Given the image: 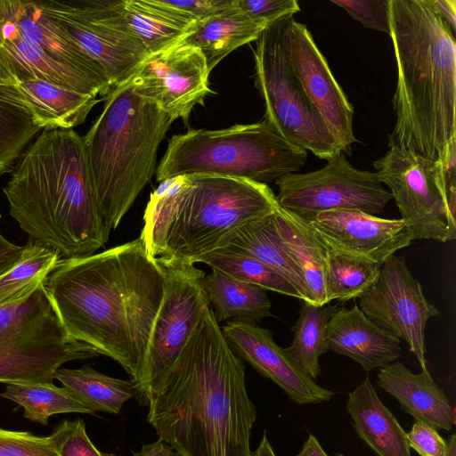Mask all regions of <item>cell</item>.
<instances>
[{
  "label": "cell",
  "instance_id": "cell-42",
  "mask_svg": "<svg viewBox=\"0 0 456 456\" xmlns=\"http://www.w3.org/2000/svg\"><path fill=\"white\" fill-rule=\"evenodd\" d=\"M167 2L192 16L195 20H203L235 6V0H167Z\"/></svg>",
  "mask_w": 456,
  "mask_h": 456
},
{
  "label": "cell",
  "instance_id": "cell-12",
  "mask_svg": "<svg viewBox=\"0 0 456 456\" xmlns=\"http://www.w3.org/2000/svg\"><path fill=\"white\" fill-rule=\"evenodd\" d=\"M373 167L413 240L447 242L456 238L455 206L447 197L436 160L391 146Z\"/></svg>",
  "mask_w": 456,
  "mask_h": 456
},
{
  "label": "cell",
  "instance_id": "cell-13",
  "mask_svg": "<svg viewBox=\"0 0 456 456\" xmlns=\"http://www.w3.org/2000/svg\"><path fill=\"white\" fill-rule=\"evenodd\" d=\"M275 183L279 206L305 221L332 210H359L376 216L392 199L376 172L355 168L343 151L321 169L288 174Z\"/></svg>",
  "mask_w": 456,
  "mask_h": 456
},
{
  "label": "cell",
  "instance_id": "cell-28",
  "mask_svg": "<svg viewBox=\"0 0 456 456\" xmlns=\"http://www.w3.org/2000/svg\"><path fill=\"white\" fill-rule=\"evenodd\" d=\"M211 270L200 282L217 322L232 319L258 323L272 315L266 290Z\"/></svg>",
  "mask_w": 456,
  "mask_h": 456
},
{
  "label": "cell",
  "instance_id": "cell-32",
  "mask_svg": "<svg viewBox=\"0 0 456 456\" xmlns=\"http://www.w3.org/2000/svg\"><path fill=\"white\" fill-rule=\"evenodd\" d=\"M61 258L56 250L30 239L24 245L20 259L0 276V306L30 297Z\"/></svg>",
  "mask_w": 456,
  "mask_h": 456
},
{
  "label": "cell",
  "instance_id": "cell-17",
  "mask_svg": "<svg viewBox=\"0 0 456 456\" xmlns=\"http://www.w3.org/2000/svg\"><path fill=\"white\" fill-rule=\"evenodd\" d=\"M222 332L239 358L278 385L291 401L304 405L330 401L334 396V391L319 386L296 365L286 348L275 343L272 330L257 323L232 320Z\"/></svg>",
  "mask_w": 456,
  "mask_h": 456
},
{
  "label": "cell",
  "instance_id": "cell-22",
  "mask_svg": "<svg viewBox=\"0 0 456 456\" xmlns=\"http://www.w3.org/2000/svg\"><path fill=\"white\" fill-rule=\"evenodd\" d=\"M12 16L21 36L28 43L55 61L88 75L108 90L113 89L100 65L52 21L35 0H14Z\"/></svg>",
  "mask_w": 456,
  "mask_h": 456
},
{
  "label": "cell",
  "instance_id": "cell-19",
  "mask_svg": "<svg viewBox=\"0 0 456 456\" xmlns=\"http://www.w3.org/2000/svg\"><path fill=\"white\" fill-rule=\"evenodd\" d=\"M329 350L357 362L369 372L395 362L401 354L400 339L377 326L354 304L340 307L326 329Z\"/></svg>",
  "mask_w": 456,
  "mask_h": 456
},
{
  "label": "cell",
  "instance_id": "cell-9",
  "mask_svg": "<svg viewBox=\"0 0 456 456\" xmlns=\"http://www.w3.org/2000/svg\"><path fill=\"white\" fill-rule=\"evenodd\" d=\"M255 86L265 108V120L285 140L321 159L342 151L293 73L283 49L281 20L256 40Z\"/></svg>",
  "mask_w": 456,
  "mask_h": 456
},
{
  "label": "cell",
  "instance_id": "cell-16",
  "mask_svg": "<svg viewBox=\"0 0 456 456\" xmlns=\"http://www.w3.org/2000/svg\"><path fill=\"white\" fill-rule=\"evenodd\" d=\"M284 52L304 92L344 153L356 142L354 107L338 85L307 27L293 15L281 19Z\"/></svg>",
  "mask_w": 456,
  "mask_h": 456
},
{
  "label": "cell",
  "instance_id": "cell-11",
  "mask_svg": "<svg viewBox=\"0 0 456 456\" xmlns=\"http://www.w3.org/2000/svg\"><path fill=\"white\" fill-rule=\"evenodd\" d=\"M164 273L163 297L154 321L145 361L133 382L135 396L143 402L148 390L177 360L210 306L201 286L205 273L185 260L156 258Z\"/></svg>",
  "mask_w": 456,
  "mask_h": 456
},
{
  "label": "cell",
  "instance_id": "cell-37",
  "mask_svg": "<svg viewBox=\"0 0 456 456\" xmlns=\"http://www.w3.org/2000/svg\"><path fill=\"white\" fill-rule=\"evenodd\" d=\"M50 436L60 456H116L102 452L94 446L80 418L61 421Z\"/></svg>",
  "mask_w": 456,
  "mask_h": 456
},
{
  "label": "cell",
  "instance_id": "cell-25",
  "mask_svg": "<svg viewBox=\"0 0 456 456\" xmlns=\"http://www.w3.org/2000/svg\"><path fill=\"white\" fill-rule=\"evenodd\" d=\"M15 87L40 129H72L103 100L40 80L20 81Z\"/></svg>",
  "mask_w": 456,
  "mask_h": 456
},
{
  "label": "cell",
  "instance_id": "cell-36",
  "mask_svg": "<svg viewBox=\"0 0 456 456\" xmlns=\"http://www.w3.org/2000/svg\"><path fill=\"white\" fill-rule=\"evenodd\" d=\"M202 263L240 281L301 299L298 291L282 275L258 260L228 251L218 250L196 257Z\"/></svg>",
  "mask_w": 456,
  "mask_h": 456
},
{
  "label": "cell",
  "instance_id": "cell-2",
  "mask_svg": "<svg viewBox=\"0 0 456 456\" xmlns=\"http://www.w3.org/2000/svg\"><path fill=\"white\" fill-rule=\"evenodd\" d=\"M245 370L206 307L175 362L146 393L148 423L182 456H252L256 409Z\"/></svg>",
  "mask_w": 456,
  "mask_h": 456
},
{
  "label": "cell",
  "instance_id": "cell-14",
  "mask_svg": "<svg viewBox=\"0 0 456 456\" xmlns=\"http://www.w3.org/2000/svg\"><path fill=\"white\" fill-rule=\"evenodd\" d=\"M359 308L377 326L403 339L421 369L425 359V328L439 315L410 272L405 258L395 255L380 266L379 277L359 297Z\"/></svg>",
  "mask_w": 456,
  "mask_h": 456
},
{
  "label": "cell",
  "instance_id": "cell-34",
  "mask_svg": "<svg viewBox=\"0 0 456 456\" xmlns=\"http://www.w3.org/2000/svg\"><path fill=\"white\" fill-rule=\"evenodd\" d=\"M0 396L20 404L24 418L42 425L55 414H94L66 387L53 382L8 383Z\"/></svg>",
  "mask_w": 456,
  "mask_h": 456
},
{
  "label": "cell",
  "instance_id": "cell-50",
  "mask_svg": "<svg viewBox=\"0 0 456 456\" xmlns=\"http://www.w3.org/2000/svg\"><path fill=\"white\" fill-rule=\"evenodd\" d=\"M446 452L444 456H456V436L452 434L446 441Z\"/></svg>",
  "mask_w": 456,
  "mask_h": 456
},
{
  "label": "cell",
  "instance_id": "cell-31",
  "mask_svg": "<svg viewBox=\"0 0 456 456\" xmlns=\"http://www.w3.org/2000/svg\"><path fill=\"white\" fill-rule=\"evenodd\" d=\"M302 301L298 318L292 327L293 338L286 351L303 372L315 379L321 374L319 358L329 351L326 329L338 305H316Z\"/></svg>",
  "mask_w": 456,
  "mask_h": 456
},
{
  "label": "cell",
  "instance_id": "cell-7",
  "mask_svg": "<svg viewBox=\"0 0 456 456\" xmlns=\"http://www.w3.org/2000/svg\"><path fill=\"white\" fill-rule=\"evenodd\" d=\"M307 151L281 136L265 119L227 128L192 129L173 135L156 169V180L215 175L261 183L297 173Z\"/></svg>",
  "mask_w": 456,
  "mask_h": 456
},
{
  "label": "cell",
  "instance_id": "cell-38",
  "mask_svg": "<svg viewBox=\"0 0 456 456\" xmlns=\"http://www.w3.org/2000/svg\"><path fill=\"white\" fill-rule=\"evenodd\" d=\"M0 456H60L51 436L0 428Z\"/></svg>",
  "mask_w": 456,
  "mask_h": 456
},
{
  "label": "cell",
  "instance_id": "cell-39",
  "mask_svg": "<svg viewBox=\"0 0 456 456\" xmlns=\"http://www.w3.org/2000/svg\"><path fill=\"white\" fill-rule=\"evenodd\" d=\"M367 28L390 34L388 0H331Z\"/></svg>",
  "mask_w": 456,
  "mask_h": 456
},
{
  "label": "cell",
  "instance_id": "cell-23",
  "mask_svg": "<svg viewBox=\"0 0 456 456\" xmlns=\"http://www.w3.org/2000/svg\"><path fill=\"white\" fill-rule=\"evenodd\" d=\"M273 221L285 253L302 277L306 301L316 305L328 304L324 240L308 222L280 206Z\"/></svg>",
  "mask_w": 456,
  "mask_h": 456
},
{
  "label": "cell",
  "instance_id": "cell-29",
  "mask_svg": "<svg viewBox=\"0 0 456 456\" xmlns=\"http://www.w3.org/2000/svg\"><path fill=\"white\" fill-rule=\"evenodd\" d=\"M218 250L241 254L265 264L287 279L298 291L301 300L306 301L302 277L282 248L273 213L238 229Z\"/></svg>",
  "mask_w": 456,
  "mask_h": 456
},
{
  "label": "cell",
  "instance_id": "cell-15",
  "mask_svg": "<svg viewBox=\"0 0 456 456\" xmlns=\"http://www.w3.org/2000/svg\"><path fill=\"white\" fill-rule=\"evenodd\" d=\"M206 59L199 48L183 43L150 53L127 83L140 95L155 102L170 119L185 125L196 105L215 94L209 87Z\"/></svg>",
  "mask_w": 456,
  "mask_h": 456
},
{
  "label": "cell",
  "instance_id": "cell-8",
  "mask_svg": "<svg viewBox=\"0 0 456 456\" xmlns=\"http://www.w3.org/2000/svg\"><path fill=\"white\" fill-rule=\"evenodd\" d=\"M98 354L71 339L43 288L0 306V382H53L61 366Z\"/></svg>",
  "mask_w": 456,
  "mask_h": 456
},
{
  "label": "cell",
  "instance_id": "cell-10",
  "mask_svg": "<svg viewBox=\"0 0 456 456\" xmlns=\"http://www.w3.org/2000/svg\"><path fill=\"white\" fill-rule=\"evenodd\" d=\"M100 67L113 88L126 82L150 54L116 1L35 0Z\"/></svg>",
  "mask_w": 456,
  "mask_h": 456
},
{
  "label": "cell",
  "instance_id": "cell-47",
  "mask_svg": "<svg viewBox=\"0 0 456 456\" xmlns=\"http://www.w3.org/2000/svg\"><path fill=\"white\" fill-rule=\"evenodd\" d=\"M297 456H329L316 437L314 435H309L308 438L305 441L301 451Z\"/></svg>",
  "mask_w": 456,
  "mask_h": 456
},
{
  "label": "cell",
  "instance_id": "cell-18",
  "mask_svg": "<svg viewBox=\"0 0 456 456\" xmlns=\"http://www.w3.org/2000/svg\"><path fill=\"white\" fill-rule=\"evenodd\" d=\"M306 222L325 242L379 265L413 240L401 218H381L359 210L322 212Z\"/></svg>",
  "mask_w": 456,
  "mask_h": 456
},
{
  "label": "cell",
  "instance_id": "cell-3",
  "mask_svg": "<svg viewBox=\"0 0 456 456\" xmlns=\"http://www.w3.org/2000/svg\"><path fill=\"white\" fill-rule=\"evenodd\" d=\"M3 191L20 227L62 257L94 254L109 240L83 137L73 129H44Z\"/></svg>",
  "mask_w": 456,
  "mask_h": 456
},
{
  "label": "cell",
  "instance_id": "cell-43",
  "mask_svg": "<svg viewBox=\"0 0 456 456\" xmlns=\"http://www.w3.org/2000/svg\"><path fill=\"white\" fill-rule=\"evenodd\" d=\"M24 246L13 244L0 233V276L20 257Z\"/></svg>",
  "mask_w": 456,
  "mask_h": 456
},
{
  "label": "cell",
  "instance_id": "cell-48",
  "mask_svg": "<svg viewBox=\"0 0 456 456\" xmlns=\"http://www.w3.org/2000/svg\"><path fill=\"white\" fill-rule=\"evenodd\" d=\"M252 456H276L265 430L257 448L252 452Z\"/></svg>",
  "mask_w": 456,
  "mask_h": 456
},
{
  "label": "cell",
  "instance_id": "cell-24",
  "mask_svg": "<svg viewBox=\"0 0 456 456\" xmlns=\"http://www.w3.org/2000/svg\"><path fill=\"white\" fill-rule=\"evenodd\" d=\"M346 408L356 434L378 456H411L406 432L369 378L349 393Z\"/></svg>",
  "mask_w": 456,
  "mask_h": 456
},
{
  "label": "cell",
  "instance_id": "cell-20",
  "mask_svg": "<svg viewBox=\"0 0 456 456\" xmlns=\"http://www.w3.org/2000/svg\"><path fill=\"white\" fill-rule=\"evenodd\" d=\"M13 2L3 26L1 47L11 69L20 81L40 80L70 91L105 97L110 90L88 75L64 65L28 43L20 34L13 19Z\"/></svg>",
  "mask_w": 456,
  "mask_h": 456
},
{
  "label": "cell",
  "instance_id": "cell-44",
  "mask_svg": "<svg viewBox=\"0 0 456 456\" xmlns=\"http://www.w3.org/2000/svg\"><path fill=\"white\" fill-rule=\"evenodd\" d=\"M133 456H182L170 444L161 439L143 444L139 452H132Z\"/></svg>",
  "mask_w": 456,
  "mask_h": 456
},
{
  "label": "cell",
  "instance_id": "cell-41",
  "mask_svg": "<svg viewBox=\"0 0 456 456\" xmlns=\"http://www.w3.org/2000/svg\"><path fill=\"white\" fill-rule=\"evenodd\" d=\"M410 448L415 450L420 456H444L446 441L431 426L417 421L411 430L406 433Z\"/></svg>",
  "mask_w": 456,
  "mask_h": 456
},
{
  "label": "cell",
  "instance_id": "cell-26",
  "mask_svg": "<svg viewBox=\"0 0 456 456\" xmlns=\"http://www.w3.org/2000/svg\"><path fill=\"white\" fill-rule=\"evenodd\" d=\"M268 25L242 13L235 6L197 20L179 41L200 49L208 70L238 47L256 41Z\"/></svg>",
  "mask_w": 456,
  "mask_h": 456
},
{
  "label": "cell",
  "instance_id": "cell-46",
  "mask_svg": "<svg viewBox=\"0 0 456 456\" xmlns=\"http://www.w3.org/2000/svg\"><path fill=\"white\" fill-rule=\"evenodd\" d=\"M19 80L13 74L8 59L0 45V85L17 86Z\"/></svg>",
  "mask_w": 456,
  "mask_h": 456
},
{
  "label": "cell",
  "instance_id": "cell-1",
  "mask_svg": "<svg viewBox=\"0 0 456 456\" xmlns=\"http://www.w3.org/2000/svg\"><path fill=\"white\" fill-rule=\"evenodd\" d=\"M67 335L140 377L163 297L164 273L140 238L87 256L61 257L43 282Z\"/></svg>",
  "mask_w": 456,
  "mask_h": 456
},
{
  "label": "cell",
  "instance_id": "cell-49",
  "mask_svg": "<svg viewBox=\"0 0 456 456\" xmlns=\"http://www.w3.org/2000/svg\"><path fill=\"white\" fill-rule=\"evenodd\" d=\"M10 0H0V44L2 41L3 26L5 23L9 14Z\"/></svg>",
  "mask_w": 456,
  "mask_h": 456
},
{
  "label": "cell",
  "instance_id": "cell-45",
  "mask_svg": "<svg viewBox=\"0 0 456 456\" xmlns=\"http://www.w3.org/2000/svg\"><path fill=\"white\" fill-rule=\"evenodd\" d=\"M438 15L455 32L456 28V1L455 0H429Z\"/></svg>",
  "mask_w": 456,
  "mask_h": 456
},
{
  "label": "cell",
  "instance_id": "cell-40",
  "mask_svg": "<svg viewBox=\"0 0 456 456\" xmlns=\"http://www.w3.org/2000/svg\"><path fill=\"white\" fill-rule=\"evenodd\" d=\"M235 8L267 25L300 12L296 0H235Z\"/></svg>",
  "mask_w": 456,
  "mask_h": 456
},
{
  "label": "cell",
  "instance_id": "cell-27",
  "mask_svg": "<svg viewBox=\"0 0 456 456\" xmlns=\"http://www.w3.org/2000/svg\"><path fill=\"white\" fill-rule=\"evenodd\" d=\"M116 4L149 53L178 43L197 21L167 0H119Z\"/></svg>",
  "mask_w": 456,
  "mask_h": 456
},
{
  "label": "cell",
  "instance_id": "cell-4",
  "mask_svg": "<svg viewBox=\"0 0 456 456\" xmlns=\"http://www.w3.org/2000/svg\"><path fill=\"white\" fill-rule=\"evenodd\" d=\"M396 61L388 146L436 160L456 139L454 31L429 0H388Z\"/></svg>",
  "mask_w": 456,
  "mask_h": 456
},
{
  "label": "cell",
  "instance_id": "cell-33",
  "mask_svg": "<svg viewBox=\"0 0 456 456\" xmlns=\"http://www.w3.org/2000/svg\"><path fill=\"white\" fill-rule=\"evenodd\" d=\"M325 245L327 303L334 299L346 302L358 298L377 280L381 265L339 249L327 242Z\"/></svg>",
  "mask_w": 456,
  "mask_h": 456
},
{
  "label": "cell",
  "instance_id": "cell-5",
  "mask_svg": "<svg viewBox=\"0 0 456 456\" xmlns=\"http://www.w3.org/2000/svg\"><path fill=\"white\" fill-rule=\"evenodd\" d=\"M279 204L265 183L215 175H178L151 193L140 239L149 257L192 261ZM193 264V263H192Z\"/></svg>",
  "mask_w": 456,
  "mask_h": 456
},
{
  "label": "cell",
  "instance_id": "cell-51",
  "mask_svg": "<svg viewBox=\"0 0 456 456\" xmlns=\"http://www.w3.org/2000/svg\"><path fill=\"white\" fill-rule=\"evenodd\" d=\"M335 456H346V455H344V454H342V453H336V455H335Z\"/></svg>",
  "mask_w": 456,
  "mask_h": 456
},
{
  "label": "cell",
  "instance_id": "cell-21",
  "mask_svg": "<svg viewBox=\"0 0 456 456\" xmlns=\"http://www.w3.org/2000/svg\"><path fill=\"white\" fill-rule=\"evenodd\" d=\"M377 378L379 386L394 396L415 420L436 430L449 431L455 425L454 409L428 368L414 374L403 362L395 361L379 368Z\"/></svg>",
  "mask_w": 456,
  "mask_h": 456
},
{
  "label": "cell",
  "instance_id": "cell-30",
  "mask_svg": "<svg viewBox=\"0 0 456 456\" xmlns=\"http://www.w3.org/2000/svg\"><path fill=\"white\" fill-rule=\"evenodd\" d=\"M87 409L117 415L124 403L135 396L131 379L107 376L87 364L78 369L60 368L54 374Z\"/></svg>",
  "mask_w": 456,
  "mask_h": 456
},
{
  "label": "cell",
  "instance_id": "cell-6",
  "mask_svg": "<svg viewBox=\"0 0 456 456\" xmlns=\"http://www.w3.org/2000/svg\"><path fill=\"white\" fill-rule=\"evenodd\" d=\"M103 101L83 141L99 215L110 232L156 173L158 151L173 121L127 83Z\"/></svg>",
  "mask_w": 456,
  "mask_h": 456
},
{
  "label": "cell",
  "instance_id": "cell-52",
  "mask_svg": "<svg viewBox=\"0 0 456 456\" xmlns=\"http://www.w3.org/2000/svg\"><path fill=\"white\" fill-rule=\"evenodd\" d=\"M0 217H1V213H0Z\"/></svg>",
  "mask_w": 456,
  "mask_h": 456
},
{
  "label": "cell",
  "instance_id": "cell-35",
  "mask_svg": "<svg viewBox=\"0 0 456 456\" xmlns=\"http://www.w3.org/2000/svg\"><path fill=\"white\" fill-rule=\"evenodd\" d=\"M15 86L0 85V175L39 132Z\"/></svg>",
  "mask_w": 456,
  "mask_h": 456
}]
</instances>
